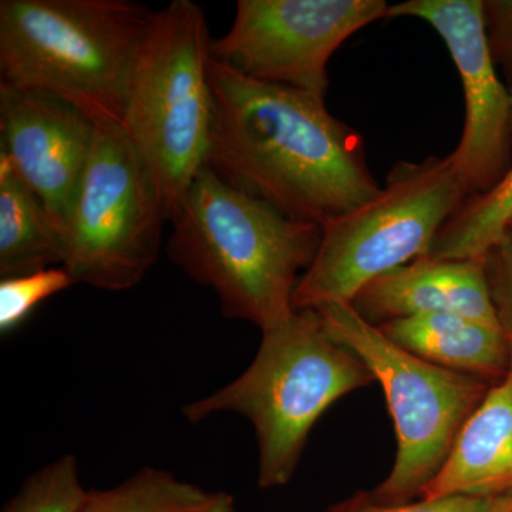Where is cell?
Wrapping results in <instances>:
<instances>
[{
    "label": "cell",
    "instance_id": "20",
    "mask_svg": "<svg viewBox=\"0 0 512 512\" xmlns=\"http://www.w3.org/2000/svg\"><path fill=\"white\" fill-rule=\"evenodd\" d=\"M493 501L494 498L443 497L421 498L406 504H382L370 491H359L326 512H487Z\"/></svg>",
    "mask_w": 512,
    "mask_h": 512
},
{
    "label": "cell",
    "instance_id": "7",
    "mask_svg": "<svg viewBox=\"0 0 512 512\" xmlns=\"http://www.w3.org/2000/svg\"><path fill=\"white\" fill-rule=\"evenodd\" d=\"M315 312L330 338L369 367L383 387L393 419V468L370 494L382 504L410 503L437 476L458 431L490 387L480 377L433 365L400 348L352 303H329Z\"/></svg>",
    "mask_w": 512,
    "mask_h": 512
},
{
    "label": "cell",
    "instance_id": "1",
    "mask_svg": "<svg viewBox=\"0 0 512 512\" xmlns=\"http://www.w3.org/2000/svg\"><path fill=\"white\" fill-rule=\"evenodd\" d=\"M207 167L295 221L325 227L379 194L365 144L311 93L249 79L211 56Z\"/></svg>",
    "mask_w": 512,
    "mask_h": 512
},
{
    "label": "cell",
    "instance_id": "5",
    "mask_svg": "<svg viewBox=\"0 0 512 512\" xmlns=\"http://www.w3.org/2000/svg\"><path fill=\"white\" fill-rule=\"evenodd\" d=\"M211 40L201 6L173 0L156 12L128 77L121 126L156 181L168 221L207 165Z\"/></svg>",
    "mask_w": 512,
    "mask_h": 512
},
{
    "label": "cell",
    "instance_id": "15",
    "mask_svg": "<svg viewBox=\"0 0 512 512\" xmlns=\"http://www.w3.org/2000/svg\"><path fill=\"white\" fill-rule=\"evenodd\" d=\"M63 259L62 232L8 157L0 153V276L62 266Z\"/></svg>",
    "mask_w": 512,
    "mask_h": 512
},
{
    "label": "cell",
    "instance_id": "10",
    "mask_svg": "<svg viewBox=\"0 0 512 512\" xmlns=\"http://www.w3.org/2000/svg\"><path fill=\"white\" fill-rule=\"evenodd\" d=\"M417 18L448 47L463 86L466 121L451 163L468 197L493 190L510 170V92L498 79L488 47L483 0H409L389 6L386 18Z\"/></svg>",
    "mask_w": 512,
    "mask_h": 512
},
{
    "label": "cell",
    "instance_id": "25",
    "mask_svg": "<svg viewBox=\"0 0 512 512\" xmlns=\"http://www.w3.org/2000/svg\"><path fill=\"white\" fill-rule=\"evenodd\" d=\"M510 229H512V222H511V225H510ZM510 229H508V231H510Z\"/></svg>",
    "mask_w": 512,
    "mask_h": 512
},
{
    "label": "cell",
    "instance_id": "14",
    "mask_svg": "<svg viewBox=\"0 0 512 512\" xmlns=\"http://www.w3.org/2000/svg\"><path fill=\"white\" fill-rule=\"evenodd\" d=\"M400 348L433 365L480 377H504L512 365L504 330L453 313L390 320L377 326Z\"/></svg>",
    "mask_w": 512,
    "mask_h": 512
},
{
    "label": "cell",
    "instance_id": "11",
    "mask_svg": "<svg viewBox=\"0 0 512 512\" xmlns=\"http://www.w3.org/2000/svg\"><path fill=\"white\" fill-rule=\"evenodd\" d=\"M96 123L59 97L0 84V153L64 234Z\"/></svg>",
    "mask_w": 512,
    "mask_h": 512
},
{
    "label": "cell",
    "instance_id": "3",
    "mask_svg": "<svg viewBox=\"0 0 512 512\" xmlns=\"http://www.w3.org/2000/svg\"><path fill=\"white\" fill-rule=\"evenodd\" d=\"M156 12L131 0H2L0 84L123 123L128 77Z\"/></svg>",
    "mask_w": 512,
    "mask_h": 512
},
{
    "label": "cell",
    "instance_id": "4",
    "mask_svg": "<svg viewBox=\"0 0 512 512\" xmlns=\"http://www.w3.org/2000/svg\"><path fill=\"white\" fill-rule=\"evenodd\" d=\"M375 382L352 350L335 342L315 311H295L262 332L255 359L241 376L197 402L185 404L190 423L237 413L254 426L258 487L291 481L322 414L346 394Z\"/></svg>",
    "mask_w": 512,
    "mask_h": 512
},
{
    "label": "cell",
    "instance_id": "8",
    "mask_svg": "<svg viewBox=\"0 0 512 512\" xmlns=\"http://www.w3.org/2000/svg\"><path fill=\"white\" fill-rule=\"evenodd\" d=\"M168 220L163 198L127 131L100 121L64 229L63 268L74 284L136 288L156 264Z\"/></svg>",
    "mask_w": 512,
    "mask_h": 512
},
{
    "label": "cell",
    "instance_id": "17",
    "mask_svg": "<svg viewBox=\"0 0 512 512\" xmlns=\"http://www.w3.org/2000/svg\"><path fill=\"white\" fill-rule=\"evenodd\" d=\"M512 222V165L485 194L468 197L440 229L429 255L434 259H480L497 247Z\"/></svg>",
    "mask_w": 512,
    "mask_h": 512
},
{
    "label": "cell",
    "instance_id": "22",
    "mask_svg": "<svg viewBox=\"0 0 512 512\" xmlns=\"http://www.w3.org/2000/svg\"><path fill=\"white\" fill-rule=\"evenodd\" d=\"M483 20L491 57L512 86V0H485Z\"/></svg>",
    "mask_w": 512,
    "mask_h": 512
},
{
    "label": "cell",
    "instance_id": "21",
    "mask_svg": "<svg viewBox=\"0 0 512 512\" xmlns=\"http://www.w3.org/2000/svg\"><path fill=\"white\" fill-rule=\"evenodd\" d=\"M495 311L512 352V229L484 259Z\"/></svg>",
    "mask_w": 512,
    "mask_h": 512
},
{
    "label": "cell",
    "instance_id": "9",
    "mask_svg": "<svg viewBox=\"0 0 512 512\" xmlns=\"http://www.w3.org/2000/svg\"><path fill=\"white\" fill-rule=\"evenodd\" d=\"M384 0H239L211 56L258 82L325 100L328 63L350 36L386 18Z\"/></svg>",
    "mask_w": 512,
    "mask_h": 512
},
{
    "label": "cell",
    "instance_id": "2",
    "mask_svg": "<svg viewBox=\"0 0 512 512\" xmlns=\"http://www.w3.org/2000/svg\"><path fill=\"white\" fill-rule=\"evenodd\" d=\"M170 222L168 256L215 292L225 318L264 332L295 312L293 293L318 252L319 225L286 217L207 165Z\"/></svg>",
    "mask_w": 512,
    "mask_h": 512
},
{
    "label": "cell",
    "instance_id": "16",
    "mask_svg": "<svg viewBox=\"0 0 512 512\" xmlns=\"http://www.w3.org/2000/svg\"><path fill=\"white\" fill-rule=\"evenodd\" d=\"M80 512H237L234 495L144 467L106 490H89Z\"/></svg>",
    "mask_w": 512,
    "mask_h": 512
},
{
    "label": "cell",
    "instance_id": "23",
    "mask_svg": "<svg viewBox=\"0 0 512 512\" xmlns=\"http://www.w3.org/2000/svg\"><path fill=\"white\" fill-rule=\"evenodd\" d=\"M487 512H512V493L494 498L493 504Z\"/></svg>",
    "mask_w": 512,
    "mask_h": 512
},
{
    "label": "cell",
    "instance_id": "12",
    "mask_svg": "<svg viewBox=\"0 0 512 512\" xmlns=\"http://www.w3.org/2000/svg\"><path fill=\"white\" fill-rule=\"evenodd\" d=\"M372 325L390 320L453 313L503 329L480 259H434L430 256L387 272L366 285L352 302Z\"/></svg>",
    "mask_w": 512,
    "mask_h": 512
},
{
    "label": "cell",
    "instance_id": "19",
    "mask_svg": "<svg viewBox=\"0 0 512 512\" xmlns=\"http://www.w3.org/2000/svg\"><path fill=\"white\" fill-rule=\"evenodd\" d=\"M74 284L63 266L30 274L10 276L0 281V333L9 335L20 328L40 303Z\"/></svg>",
    "mask_w": 512,
    "mask_h": 512
},
{
    "label": "cell",
    "instance_id": "24",
    "mask_svg": "<svg viewBox=\"0 0 512 512\" xmlns=\"http://www.w3.org/2000/svg\"><path fill=\"white\" fill-rule=\"evenodd\" d=\"M510 97H511V110H512V86H511V89H510Z\"/></svg>",
    "mask_w": 512,
    "mask_h": 512
},
{
    "label": "cell",
    "instance_id": "18",
    "mask_svg": "<svg viewBox=\"0 0 512 512\" xmlns=\"http://www.w3.org/2000/svg\"><path fill=\"white\" fill-rule=\"evenodd\" d=\"M87 493L77 458L66 454L26 478L3 512H80Z\"/></svg>",
    "mask_w": 512,
    "mask_h": 512
},
{
    "label": "cell",
    "instance_id": "13",
    "mask_svg": "<svg viewBox=\"0 0 512 512\" xmlns=\"http://www.w3.org/2000/svg\"><path fill=\"white\" fill-rule=\"evenodd\" d=\"M512 493V365L458 431L420 498H497Z\"/></svg>",
    "mask_w": 512,
    "mask_h": 512
},
{
    "label": "cell",
    "instance_id": "6",
    "mask_svg": "<svg viewBox=\"0 0 512 512\" xmlns=\"http://www.w3.org/2000/svg\"><path fill=\"white\" fill-rule=\"evenodd\" d=\"M467 198L450 156L400 161L372 200L322 227L315 259L293 293V311L352 303L379 276L429 255Z\"/></svg>",
    "mask_w": 512,
    "mask_h": 512
}]
</instances>
